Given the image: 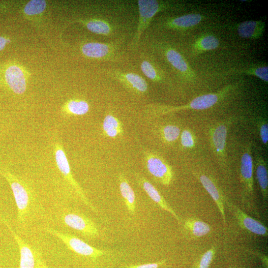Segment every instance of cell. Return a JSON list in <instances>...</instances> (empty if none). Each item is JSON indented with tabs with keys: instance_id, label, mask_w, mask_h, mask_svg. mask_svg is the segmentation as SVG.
Wrapping results in <instances>:
<instances>
[{
	"instance_id": "cell-1",
	"label": "cell",
	"mask_w": 268,
	"mask_h": 268,
	"mask_svg": "<svg viewBox=\"0 0 268 268\" xmlns=\"http://www.w3.org/2000/svg\"><path fill=\"white\" fill-rule=\"evenodd\" d=\"M143 43L146 49L162 56L181 79L189 82L195 80L194 72L182 54L174 46L166 42L153 39L146 33Z\"/></svg>"
},
{
	"instance_id": "cell-2",
	"label": "cell",
	"mask_w": 268,
	"mask_h": 268,
	"mask_svg": "<svg viewBox=\"0 0 268 268\" xmlns=\"http://www.w3.org/2000/svg\"><path fill=\"white\" fill-rule=\"evenodd\" d=\"M138 18L136 29L132 38L130 47L135 51L139 46L142 36L147 30L155 16L160 13L177 10L179 4L174 1H157V0H139L137 2Z\"/></svg>"
},
{
	"instance_id": "cell-3",
	"label": "cell",
	"mask_w": 268,
	"mask_h": 268,
	"mask_svg": "<svg viewBox=\"0 0 268 268\" xmlns=\"http://www.w3.org/2000/svg\"><path fill=\"white\" fill-rule=\"evenodd\" d=\"M0 174L9 184L17 207V220L19 224L25 225L30 220L35 205L34 193L23 179L4 169H0Z\"/></svg>"
},
{
	"instance_id": "cell-4",
	"label": "cell",
	"mask_w": 268,
	"mask_h": 268,
	"mask_svg": "<svg viewBox=\"0 0 268 268\" xmlns=\"http://www.w3.org/2000/svg\"><path fill=\"white\" fill-rule=\"evenodd\" d=\"M127 41L128 35H125L109 42H88L83 45L81 50L89 58L105 62H123L125 60Z\"/></svg>"
},
{
	"instance_id": "cell-5",
	"label": "cell",
	"mask_w": 268,
	"mask_h": 268,
	"mask_svg": "<svg viewBox=\"0 0 268 268\" xmlns=\"http://www.w3.org/2000/svg\"><path fill=\"white\" fill-rule=\"evenodd\" d=\"M253 169L252 145L248 143L243 149L240 161V179L242 202L245 208L258 216L259 213L254 201Z\"/></svg>"
},
{
	"instance_id": "cell-6",
	"label": "cell",
	"mask_w": 268,
	"mask_h": 268,
	"mask_svg": "<svg viewBox=\"0 0 268 268\" xmlns=\"http://www.w3.org/2000/svg\"><path fill=\"white\" fill-rule=\"evenodd\" d=\"M233 86H228L221 90L199 96L188 103L178 107L160 106L155 110L157 115H166L180 111L194 110H205L210 108L225 97L232 90Z\"/></svg>"
},
{
	"instance_id": "cell-7",
	"label": "cell",
	"mask_w": 268,
	"mask_h": 268,
	"mask_svg": "<svg viewBox=\"0 0 268 268\" xmlns=\"http://www.w3.org/2000/svg\"><path fill=\"white\" fill-rule=\"evenodd\" d=\"M232 119L219 122L214 124L209 130L208 135L211 149L217 158L219 164L223 170L228 171L226 152L227 139Z\"/></svg>"
},
{
	"instance_id": "cell-8",
	"label": "cell",
	"mask_w": 268,
	"mask_h": 268,
	"mask_svg": "<svg viewBox=\"0 0 268 268\" xmlns=\"http://www.w3.org/2000/svg\"><path fill=\"white\" fill-rule=\"evenodd\" d=\"M15 239L20 253L19 268H50L42 254L34 247L29 244L11 228L8 222L2 220Z\"/></svg>"
},
{
	"instance_id": "cell-9",
	"label": "cell",
	"mask_w": 268,
	"mask_h": 268,
	"mask_svg": "<svg viewBox=\"0 0 268 268\" xmlns=\"http://www.w3.org/2000/svg\"><path fill=\"white\" fill-rule=\"evenodd\" d=\"M45 230L61 240L71 251L81 256L95 260L105 255L107 252L91 246L79 238L67 233H64L51 228Z\"/></svg>"
},
{
	"instance_id": "cell-10",
	"label": "cell",
	"mask_w": 268,
	"mask_h": 268,
	"mask_svg": "<svg viewBox=\"0 0 268 268\" xmlns=\"http://www.w3.org/2000/svg\"><path fill=\"white\" fill-rule=\"evenodd\" d=\"M54 150L57 165L64 179L75 189L84 203L93 211H96L95 207L89 201L83 189L74 178L63 145L59 141L56 142L54 144Z\"/></svg>"
},
{
	"instance_id": "cell-11",
	"label": "cell",
	"mask_w": 268,
	"mask_h": 268,
	"mask_svg": "<svg viewBox=\"0 0 268 268\" xmlns=\"http://www.w3.org/2000/svg\"><path fill=\"white\" fill-rule=\"evenodd\" d=\"M105 73L133 93L144 95L148 91L149 85L146 80L138 74L111 68H106Z\"/></svg>"
},
{
	"instance_id": "cell-12",
	"label": "cell",
	"mask_w": 268,
	"mask_h": 268,
	"mask_svg": "<svg viewBox=\"0 0 268 268\" xmlns=\"http://www.w3.org/2000/svg\"><path fill=\"white\" fill-rule=\"evenodd\" d=\"M202 19L203 16L199 14H189L160 18L151 24L154 28L158 30L183 31L195 27Z\"/></svg>"
},
{
	"instance_id": "cell-13",
	"label": "cell",
	"mask_w": 268,
	"mask_h": 268,
	"mask_svg": "<svg viewBox=\"0 0 268 268\" xmlns=\"http://www.w3.org/2000/svg\"><path fill=\"white\" fill-rule=\"evenodd\" d=\"M61 219L65 226L77 231L85 237L94 238L99 236V231L95 224L83 214L68 210L63 213Z\"/></svg>"
},
{
	"instance_id": "cell-14",
	"label": "cell",
	"mask_w": 268,
	"mask_h": 268,
	"mask_svg": "<svg viewBox=\"0 0 268 268\" xmlns=\"http://www.w3.org/2000/svg\"><path fill=\"white\" fill-rule=\"evenodd\" d=\"M145 158L149 173L160 183L169 186L173 180L174 173L165 160L152 152L147 153Z\"/></svg>"
},
{
	"instance_id": "cell-15",
	"label": "cell",
	"mask_w": 268,
	"mask_h": 268,
	"mask_svg": "<svg viewBox=\"0 0 268 268\" xmlns=\"http://www.w3.org/2000/svg\"><path fill=\"white\" fill-rule=\"evenodd\" d=\"M226 204L240 227L255 235L264 237H268L267 227L248 215L246 213L233 203L227 202Z\"/></svg>"
},
{
	"instance_id": "cell-16",
	"label": "cell",
	"mask_w": 268,
	"mask_h": 268,
	"mask_svg": "<svg viewBox=\"0 0 268 268\" xmlns=\"http://www.w3.org/2000/svg\"><path fill=\"white\" fill-rule=\"evenodd\" d=\"M139 61L141 70L147 78L157 84H162L166 81V76L164 72L147 52L140 53Z\"/></svg>"
},
{
	"instance_id": "cell-17",
	"label": "cell",
	"mask_w": 268,
	"mask_h": 268,
	"mask_svg": "<svg viewBox=\"0 0 268 268\" xmlns=\"http://www.w3.org/2000/svg\"><path fill=\"white\" fill-rule=\"evenodd\" d=\"M195 175L214 202H215L221 213L223 223L225 226L226 223L225 207V199L216 183L211 178L206 175L197 173L195 174Z\"/></svg>"
},
{
	"instance_id": "cell-18",
	"label": "cell",
	"mask_w": 268,
	"mask_h": 268,
	"mask_svg": "<svg viewBox=\"0 0 268 268\" xmlns=\"http://www.w3.org/2000/svg\"><path fill=\"white\" fill-rule=\"evenodd\" d=\"M136 179L139 185L143 188L150 199L156 203L161 208L170 212L180 223V220L175 211L170 206L164 198L157 189L146 178L138 174Z\"/></svg>"
},
{
	"instance_id": "cell-19",
	"label": "cell",
	"mask_w": 268,
	"mask_h": 268,
	"mask_svg": "<svg viewBox=\"0 0 268 268\" xmlns=\"http://www.w3.org/2000/svg\"><path fill=\"white\" fill-rule=\"evenodd\" d=\"M256 175L261 191L263 203L266 205L268 198V172L267 163L258 151L255 155Z\"/></svg>"
},
{
	"instance_id": "cell-20",
	"label": "cell",
	"mask_w": 268,
	"mask_h": 268,
	"mask_svg": "<svg viewBox=\"0 0 268 268\" xmlns=\"http://www.w3.org/2000/svg\"><path fill=\"white\" fill-rule=\"evenodd\" d=\"M5 77L9 87L14 92L18 94L25 92L27 88L26 81L21 68L16 66L9 67Z\"/></svg>"
},
{
	"instance_id": "cell-21",
	"label": "cell",
	"mask_w": 268,
	"mask_h": 268,
	"mask_svg": "<svg viewBox=\"0 0 268 268\" xmlns=\"http://www.w3.org/2000/svg\"><path fill=\"white\" fill-rule=\"evenodd\" d=\"M265 26V23L263 21H249L238 24L237 30L240 37L255 39L262 36Z\"/></svg>"
},
{
	"instance_id": "cell-22",
	"label": "cell",
	"mask_w": 268,
	"mask_h": 268,
	"mask_svg": "<svg viewBox=\"0 0 268 268\" xmlns=\"http://www.w3.org/2000/svg\"><path fill=\"white\" fill-rule=\"evenodd\" d=\"M220 44V40L215 35L204 34L195 40L192 46V51L194 55H200L205 52L217 49Z\"/></svg>"
},
{
	"instance_id": "cell-23",
	"label": "cell",
	"mask_w": 268,
	"mask_h": 268,
	"mask_svg": "<svg viewBox=\"0 0 268 268\" xmlns=\"http://www.w3.org/2000/svg\"><path fill=\"white\" fill-rule=\"evenodd\" d=\"M119 182L120 192L125 205L129 212L132 214H135L136 212V197L134 190L124 175H121L119 176Z\"/></svg>"
},
{
	"instance_id": "cell-24",
	"label": "cell",
	"mask_w": 268,
	"mask_h": 268,
	"mask_svg": "<svg viewBox=\"0 0 268 268\" xmlns=\"http://www.w3.org/2000/svg\"><path fill=\"white\" fill-rule=\"evenodd\" d=\"M102 127L106 136L111 138H115L123 132L120 121L116 117L111 115L105 117Z\"/></svg>"
},
{
	"instance_id": "cell-25",
	"label": "cell",
	"mask_w": 268,
	"mask_h": 268,
	"mask_svg": "<svg viewBox=\"0 0 268 268\" xmlns=\"http://www.w3.org/2000/svg\"><path fill=\"white\" fill-rule=\"evenodd\" d=\"M184 228L197 238L204 237L211 231V228L208 224L195 218H190L187 220L184 224Z\"/></svg>"
},
{
	"instance_id": "cell-26",
	"label": "cell",
	"mask_w": 268,
	"mask_h": 268,
	"mask_svg": "<svg viewBox=\"0 0 268 268\" xmlns=\"http://www.w3.org/2000/svg\"><path fill=\"white\" fill-rule=\"evenodd\" d=\"M88 103L82 100H71L65 106L64 111L66 114L74 116L86 115L89 111Z\"/></svg>"
},
{
	"instance_id": "cell-27",
	"label": "cell",
	"mask_w": 268,
	"mask_h": 268,
	"mask_svg": "<svg viewBox=\"0 0 268 268\" xmlns=\"http://www.w3.org/2000/svg\"><path fill=\"white\" fill-rule=\"evenodd\" d=\"M237 73L256 76L264 82H268V67L267 66H258L238 70Z\"/></svg>"
},
{
	"instance_id": "cell-28",
	"label": "cell",
	"mask_w": 268,
	"mask_h": 268,
	"mask_svg": "<svg viewBox=\"0 0 268 268\" xmlns=\"http://www.w3.org/2000/svg\"><path fill=\"white\" fill-rule=\"evenodd\" d=\"M161 134L164 141L170 143H174L179 138L181 130L176 125H168L163 128Z\"/></svg>"
},
{
	"instance_id": "cell-29",
	"label": "cell",
	"mask_w": 268,
	"mask_h": 268,
	"mask_svg": "<svg viewBox=\"0 0 268 268\" xmlns=\"http://www.w3.org/2000/svg\"><path fill=\"white\" fill-rule=\"evenodd\" d=\"M46 8V3L43 0H32L30 1L24 9L28 15H34L42 13Z\"/></svg>"
},
{
	"instance_id": "cell-30",
	"label": "cell",
	"mask_w": 268,
	"mask_h": 268,
	"mask_svg": "<svg viewBox=\"0 0 268 268\" xmlns=\"http://www.w3.org/2000/svg\"><path fill=\"white\" fill-rule=\"evenodd\" d=\"M181 144L186 149L193 148L196 144V139L193 133L188 129L184 130L180 134Z\"/></svg>"
},
{
	"instance_id": "cell-31",
	"label": "cell",
	"mask_w": 268,
	"mask_h": 268,
	"mask_svg": "<svg viewBox=\"0 0 268 268\" xmlns=\"http://www.w3.org/2000/svg\"><path fill=\"white\" fill-rule=\"evenodd\" d=\"M216 252V247L212 246L202 256L197 268H208Z\"/></svg>"
},
{
	"instance_id": "cell-32",
	"label": "cell",
	"mask_w": 268,
	"mask_h": 268,
	"mask_svg": "<svg viewBox=\"0 0 268 268\" xmlns=\"http://www.w3.org/2000/svg\"><path fill=\"white\" fill-rule=\"evenodd\" d=\"M259 136L263 144L268 146V124L265 119H260L257 121Z\"/></svg>"
},
{
	"instance_id": "cell-33",
	"label": "cell",
	"mask_w": 268,
	"mask_h": 268,
	"mask_svg": "<svg viewBox=\"0 0 268 268\" xmlns=\"http://www.w3.org/2000/svg\"><path fill=\"white\" fill-rule=\"evenodd\" d=\"M165 260H164L158 263L132 265L127 267L126 268H158L160 266H162L165 263Z\"/></svg>"
},
{
	"instance_id": "cell-34",
	"label": "cell",
	"mask_w": 268,
	"mask_h": 268,
	"mask_svg": "<svg viewBox=\"0 0 268 268\" xmlns=\"http://www.w3.org/2000/svg\"><path fill=\"white\" fill-rule=\"evenodd\" d=\"M250 252L260 259L262 262L263 268H268V265L267 256L258 251H250Z\"/></svg>"
},
{
	"instance_id": "cell-35",
	"label": "cell",
	"mask_w": 268,
	"mask_h": 268,
	"mask_svg": "<svg viewBox=\"0 0 268 268\" xmlns=\"http://www.w3.org/2000/svg\"><path fill=\"white\" fill-rule=\"evenodd\" d=\"M10 40H7L3 37L0 36V51L2 50L5 47L7 42H10Z\"/></svg>"
}]
</instances>
